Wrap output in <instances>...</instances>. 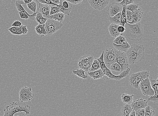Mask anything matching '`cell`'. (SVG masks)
I'll use <instances>...</instances> for the list:
<instances>
[{"label": "cell", "mask_w": 158, "mask_h": 116, "mask_svg": "<svg viewBox=\"0 0 158 116\" xmlns=\"http://www.w3.org/2000/svg\"><path fill=\"white\" fill-rule=\"evenodd\" d=\"M145 48L141 44H133L126 54L130 64H134L140 62L145 58Z\"/></svg>", "instance_id": "cell-1"}, {"label": "cell", "mask_w": 158, "mask_h": 116, "mask_svg": "<svg viewBox=\"0 0 158 116\" xmlns=\"http://www.w3.org/2000/svg\"><path fill=\"white\" fill-rule=\"evenodd\" d=\"M126 36L130 41H139L144 36V29L140 22L131 24L128 23L125 25Z\"/></svg>", "instance_id": "cell-2"}, {"label": "cell", "mask_w": 158, "mask_h": 116, "mask_svg": "<svg viewBox=\"0 0 158 116\" xmlns=\"http://www.w3.org/2000/svg\"><path fill=\"white\" fill-rule=\"evenodd\" d=\"M4 112V114L2 116H13L17 113L22 112L27 115L30 114L31 107L24 102H13L7 105Z\"/></svg>", "instance_id": "cell-3"}, {"label": "cell", "mask_w": 158, "mask_h": 116, "mask_svg": "<svg viewBox=\"0 0 158 116\" xmlns=\"http://www.w3.org/2000/svg\"><path fill=\"white\" fill-rule=\"evenodd\" d=\"M150 73L149 71H143L133 73L129 79L130 84L136 89L139 88V84L143 80L149 78Z\"/></svg>", "instance_id": "cell-4"}, {"label": "cell", "mask_w": 158, "mask_h": 116, "mask_svg": "<svg viewBox=\"0 0 158 116\" xmlns=\"http://www.w3.org/2000/svg\"><path fill=\"white\" fill-rule=\"evenodd\" d=\"M63 24L60 22L48 19L45 24V28L47 35L50 36L60 29L63 26Z\"/></svg>", "instance_id": "cell-5"}, {"label": "cell", "mask_w": 158, "mask_h": 116, "mask_svg": "<svg viewBox=\"0 0 158 116\" xmlns=\"http://www.w3.org/2000/svg\"><path fill=\"white\" fill-rule=\"evenodd\" d=\"M117 50L114 47L106 49L104 53V61L106 66L110 67L112 64L117 63L116 55Z\"/></svg>", "instance_id": "cell-6"}, {"label": "cell", "mask_w": 158, "mask_h": 116, "mask_svg": "<svg viewBox=\"0 0 158 116\" xmlns=\"http://www.w3.org/2000/svg\"><path fill=\"white\" fill-rule=\"evenodd\" d=\"M94 60V58L93 56H84L79 60L78 63V67L80 69L85 71L86 72H89Z\"/></svg>", "instance_id": "cell-7"}, {"label": "cell", "mask_w": 158, "mask_h": 116, "mask_svg": "<svg viewBox=\"0 0 158 116\" xmlns=\"http://www.w3.org/2000/svg\"><path fill=\"white\" fill-rule=\"evenodd\" d=\"M34 97V95L31 87H23L20 90L19 97L20 102H29Z\"/></svg>", "instance_id": "cell-8"}, {"label": "cell", "mask_w": 158, "mask_h": 116, "mask_svg": "<svg viewBox=\"0 0 158 116\" xmlns=\"http://www.w3.org/2000/svg\"><path fill=\"white\" fill-rule=\"evenodd\" d=\"M116 61L121 67L120 73L129 68L130 64L126 53L117 50L116 55Z\"/></svg>", "instance_id": "cell-9"}, {"label": "cell", "mask_w": 158, "mask_h": 116, "mask_svg": "<svg viewBox=\"0 0 158 116\" xmlns=\"http://www.w3.org/2000/svg\"><path fill=\"white\" fill-rule=\"evenodd\" d=\"M139 86L143 95L149 96L150 97L154 95V91L152 88L149 78L141 81L139 84Z\"/></svg>", "instance_id": "cell-10"}, {"label": "cell", "mask_w": 158, "mask_h": 116, "mask_svg": "<svg viewBox=\"0 0 158 116\" xmlns=\"http://www.w3.org/2000/svg\"><path fill=\"white\" fill-rule=\"evenodd\" d=\"M123 6L119 3L114 2L111 4L108 7L107 13L111 18L114 17L116 14L122 12Z\"/></svg>", "instance_id": "cell-11"}, {"label": "cell", "mask_w": 158, "mask_h": 116, "mask_svg": "<svg viewBox=\"0 0 158 116\" xmlns=\"http://www.w3.org/2000/svg\"><path fill=\"white\" fill-rule=\"evenodd\" d=\"M152 88L154 91V96L150 97L148 101L154 103L158 102V77L157 79H154L152 77L149 79Z\"/></svg>", "instance_id": "cell-12"}, {"label": "cell", "mask_w": 158, "mask_h": 116, "mask_svg": "<svg viewBox=\"0 0 158 116\" xmlns=\"http://www.w3.org/2000/svg\"><path fill=\"white\" fill-rule=\"evenodd\" d=\"M148 101L142 98L139 99L133 102L131 106L133 110L136 112L143 108H145L148 106Z\"/></svg>", "instance_id": "cell-13"}, {"label": "cell", "mask_w": 158, "mask_h": 116, "mask_svg": "<svg viewBox=\"0 0 158 116\" xmlns=\"http://www.w3.org/2000/svg\"><path fill=\"white\" fill-rule=\"evenodd\" d=\"M38 6L37 12L41 13L43 18L49 19L50 16L51 6L48 4H43L38 2Z\"/></svg>", "instance_id": "cell-14"}, {"label": "cell", "mask_w": 158, "mask_h": 116, "mask_svg": "<svg viewBox=\"0 0 158 116\" xmlns=\"http://www.w3.org/2000/svg\"><path fill=\"white\" fill-rule=\"evenodd\" d=\"M26 4L24 3L23 1H16L15 6L17 10L19 12H22L26 14L28 16L29 19L32 20L34 21L35 19L36 14L38 13V12L36 13H34L33 14L30 15L27 12L23 6H22V4Z\"/></svg>", "instance_id": "cell-15"}, {"label": "cell", "mask_w": 158, "mask_h": 116, "mask_svg": "<svg viewBox=\"0 0 158 116\" xmlns=\"http://www.w3.org/2000/svg\"><path fill=\"white\" fill-rule=\"evenodd\" d=\"M144 12L140 7H139L136 11L133 13V20L131 22H128L130 24H137L142 19Z\"/></svg>", "instance_id": "cell-16"}, {"label": "cell", "mask_w": 158, "mask_h": 116, "mask_svg": "<svg viewBox=\"0 0 158 116\" xmlns=\"http://www.w3.org/2000/svg\"><path fill=\"white\" fill-rule=\"evenodd\" d=\"M88 74L94 80L102 78L105 75V73L102 69L88 73Z\"/></svg>", "instance_id": "cell-17"}, {"label": "cell", "mask_w": 158, "mask_h": 116, "mask_svg": "<svg viewBox=\"0 0 158 116\" xmlns=\"http://www.w3.org/2000/svg\"><path fill=\"white\" fill-rule=\"evenodd\" d=\"M119 25L111 24L108 27V30L111 36L113 38H116L118 36L122 34L118 32L117 28Z\"/></svg>", "instance_id": "cell-18"}, {"label": "cell", "mask_w": 158, "mask_h": 116, "mask_svg": "<svg viewBox=\"0 0 158 116\" xmlns=\"http://www.w3.org/2000/svg\"><path fill=\"white\" fill-rule=\"evenodd\" d=\"M113 45L114 47L118 51L124 52L126 53L127 51L130 47V46L128 43L127 41L123 43L122 45H117L114 43H113Z\"/></svg>", "instance_id": "cell-19"}, {"label": "cell", "mask_w": 158, "mask_h": 116, "mask_svg": "<svg viewBox=\"0 0 158 116\" xmlns=\"http://www.w3.org/2000/svg\"><path fill=\"white\" fill-rule=\"evenodd\" d=\"M134 95H129L123 93L121 95L122 102L125 105H131L133 102Z\"/></svg>", "instance_id": "cell-20"}, {"label": "cell", "mask_w": 158, "mask_h": 116, "mask_svg": "<svg viewBox=\"0 0 158 116\" xmlns=\"http://www.w3.org/2000/svg\"><path fill=\"white\" fill-rule=\"evenodd\" d=\"M133 111L130 105H125L122 107L121 115L122 116H129Z\"/></svg>", "instance_id": "cell-21"}, {"label": "cell", "mask_w": 158, "mask_h": 116, "mask_svg": "<svg viewBox=\"0 0 158 116\" xmlns=\"http://www.w3.org/2000/svg\"><path fill=\"white\" fill-rule=\"evenodd\" d=\"M36 33L41 37L47 35V33L45 28V25L39 24L35 29Z\"/></svg>", "instance_id": "cell-22"}, {"label": "cell", "mask_w": 158, "mask_h": 116, "mask_svg": "<svg viewBox=\"0 0 158 116\" xmlns=\"http://www.w3.org/2000/svg\"><path fill=\"white\" fill-rule=\"evenodd\" d=\"M65 18V14L63 13H60L50 16L49 19H53L56 21L62 23Z\"/></svg>", "instance_id": "cell-23"}, {"label": "cell", "mask_w": 158, "mask_h": 116, "mask_svg": "<svg viewBox=\"0 0 158 116\" xmlns=\"http://www.w3.org/2000/svg\"><path fill=\"white\" fill-rule=\"evenodd\" d=\"M122 12L117 14H116L114 17L112 18L109 17L108 20L111 24H117L120 25V18L121 16Z\"/></svg>", "instance_id": "cell-24"}, {"label": "cell", "mask_w": 158, "mask_h": 116, "mask_svg": "<svg viewBox=\"0 0 158 116\" xmlns=\"http://www.w3.org/2000/svg\"><path fill=\"white\" fill-rule=\"evenodd\" d=\"M72 72L79 78L83 79H87L88 78V76L85 75L86 72L81 69H76L75 70H72Z\"/></svg>", "instance_id": "cell-25"}, {"label": "cell", "mask_w": 158, "mask_h": 116, "mask_svg": "<svg viewBox=\"0 0 158 116\" xmlns=\"http://www.w3.org/2000/svg\"><path fill=\"white\" fill-rule=\"evenodd\" d=\"M127 6H123L122 11V12L121 16L120 18V26H124L125 24L127 23V21L126 13V8Z\"/></svg>", "instance_id": "cell-26"}, {"label": "cell", "mask_w": 158, "mask_h": 116, "mask_svg": "<svg viewBox=\"0 0 158 116\" xmlns=\"http://www.w3.org/2000/svg\"><path fill=\"white\" fill-rule=\"evenodd\" d=\"M48 19L43 18L42 15L38 12L37 13L36 18V20L39 24L41 25H45Z\"/></svg>", "instance_id": "cell-27"}, {"label": "cell", "mask_w": 158, "mask_h": 116, "mask_svg": "<svg viewBox=\"0 0 158 116\" xmlns=\"http://www.w3.org/2000/svg\"><path fill=\"white\" fill-rule=\"evenodd\" d=\"M126 41V39H125V37L123 36L122 34H121L115 39L113 41V43L116 45H121Z\"/></svg>", "instance_id": "cell-28"}, {"label": "cell", "mask_w": 158, "mask_h": 116, "mask_svg": "<svg viewBox=\"0 0 158 116\" xmlns=\"http://www.w3.org/2000/svg\"><path fill=\"white\" fill-rule=\"evenodd\" d=\"M101 68V66L99 62L97 60L96 58L94 59L93 63L92 66H91L89 72H93L100 69Z\"/></svg>", "instance_id": "cell-29"}, {"label": "cell", "mask_w": 158, "mask_h": 116, "mask_svg": "<svg viewBox=\"0 0 158 116\" xmlns=\"http://www.w3.org/2000/svg\"><path fill=\"white\" fill-rule=\"evenodd\" d=\"M109 0H99L98 3V11L102 10L109 4Z\"/></svg>", "instance_id": "cell-30"}, {"label": "cell", "mask_w": 158, "mask_h": 116, "mask_svg": "<svg viewBox=\"0 0 158 116\" xmlns=\"http://www.w3.org/2000/svg\"><path fill=\"white\" fill-rule=\"evenodd\" d=\"M144 116H154L155 112L152 107L149 105H148L146 107Z\"/></svg>", "instance_id": "cell-31"}, {"label": "cell", "mask_w": 158, "mask_h": 116, "mask_svg": "<svg viewBox=\"0 0 158 116\" xmlns=\"http://www.w3.org/2000/svg\"><path fill=\"white\" fill-rule=\"evenodd\" d=\"M139 4H137L133 3L128 6L126 8V10H129L133 13L139 8Z\"/></svg>", "instance_id": "cell-32"}, {"label": "cell", "mask_w": 158, "mask_h": 116, "mask_svg": "<svg viewBox=\"0 0 158 116\" xmlns=\"http://www.w3.org/2000/svg\"><path fill=\"white\" fill-rule=\"evenodd\" d=\"M110 69L116 72L119 73L121 71V67L119 64L115 63L112 64L110 66Z\"/></svg>", "instance_id": "cell-33"}, {"label": "cell", "mask_w": 158, "mask_h": 116, "mask_svg": "<svg viewBox=\"0 0 158 116\" xmlns=\"http://www.w3.org/2000/svg\"><path fill=\"white\" fill-rule=\"evenodd\" d=\"M60 13L62 12L59 6H51L50 16Z\"/></svg>", "instance_id": "cell-34"}, {"label": "cell", "mask_w": 158, "mask_h": 116, "mask_svg": "<svg viewBox=\"0 0 158 116\" xmlns=\"http://www.w3.org/2000/svg\"><path fill=\"white\" fill-rule=\"evenodd\" d=\"M27 6L28 7V9L33 12L34 13H36L37 12L36 1H33L30 3L27 4Z\"/></svg>", "instance_id": "cell-35"}, {"label": "cell", "mask_w": 158, "mask_h": 116, "mask_svg": "<svg viewBox=\"0 0 158 116\" xmlns=\"http://www.w3.org/2000/svg\"><path fill=\"white\" fill-rule=\"evenodd\" d=\"M88 1L93 8L98 10V3L99 0H88Z\"/></svg>", "instance_id": "cell-36"}, {"label": "cell", "mask_w": 158, "mask_h": 116, "mask_svg": "<svg viewBox=\"0 0 158 116\" xmlns=\"http://www.w3.org/2000/svg\"><path fill=\"white\" fill-rule=\"evenodd\" d=\"M59 7H60V9H61L62 11V13H63L65 15H67L70 16V14L72 9V7H70V8H69L68 9H66L64 8L62 6V4L61 3L59 5Z\"/></svg>", "instance_id": "cell-37"}, {"label": "cell", "mask_w": 158, "mask_h": 116, "mask_svg": "<svg viewBox=\"0 0 158 116\" xmlns=\"http://www.w3.org/2000/svg\"><path fill=\"white\" fill-rule=\"evenodd\" d=\"M130 70V69L129 68L126 70L123 71L122 72L120 73L119 75L122 79L127 78L129 76Z\"/></svg>", "instance_id": "cell-38"}, {"label": "cell", "mask_w": 158, "mask_h": 116, "mask_svg": "<svg viewBox=\"0 0 158 116\" xmlns=\"http://www.w3.org/2000/svg\"><path fill=\"white\" fill-rule=\"evenodd\" d=\"M36 1L38 2H40V3L43 4H47L50 5H54L55 6H59V5H57L53 3L50 0H38V1Z\"/></svg>", "instance_id": "cell-39"}, {"label": "cell", "mask_w": 158, "mask_h": 116, "mask_svg": "<svg viewBox=\"0 0 158 116\" xmlns=\"http://www.w3.org/2000/svg\"><path fill=\"white\" fill-rule=\"evenodd\" d=\"M8 30L13 35H21L22 34L19 33L17 30V27L12 26L8 29Z\"/></svg>", "instance_id": "cell-40"}, {"label": "cell", "mask_w": 158, "mask_h": 116, "mask_svg": "<svg viewBox=\"0 0 158 116\" xmlns=\"http://www.w3.org/2000/svg\"><path fill=\"white\" fill-rule=\"evenodd\" d=\"M135 2L134 0H123L120 4L122 6H127L131 4L134 3Z\"/></svg>", "instance_id": "cell-41"}, {"label": "cell", "mask_w": 158, "mask_h": 116, "mask_svg": "<svg viewBox=\"0 0 158 116\" xmlns=\"http://www.w3.org/2000/svg\"><path fill=\"white\" fill-rule=\"evenodd\" d=\"M127 23L131 22L133 20V13L129 10H126Z\"/></svg>", "instance_id": "cell-42"}, {"label": "cell", "mask_w": 158, "mask_h": 116, "mask_svg": "<svg viewBox=\"0 0 158 116\" xmlns=\"http://www.w3.org/2000/svg\"><path fill=\"white\" fill-rule=\"evenodd\" d=\"M145 113V109L143 108L139 110L136 111V116H144Z\"/></svg>", "instance_id": "cell-43"}, {"label": "cell", "mask_w": 158, "mask_h": 116, "mask_svg": "<svg viewBox=\"0 0 158 116\" xmlns=\"http://www.w3.org/2000/svg\"><path fill=\"white\" fill-rule=\"evenodd\" d=\"M19 14L21 19H29V17L26 14L21 12H19Z\"/></svg>", "instance_id": "cell-44"}, {"label": "cell", "mask_w": 158, "mask_h": 116, "mask_svg": "<svg viewBox=\"0 0 158 116\" xmlns=\"http://www.w3.org/2000/svg\"><path fill=\"white\" fill-rule=\"evenodd\" d=\"M61 3L62 4V6L64 8L66 9H68L70 8V6H69V4L67 1H60Z\"/></svg>", "instance_id": "cell-45"}, {"label": "cell", "mask_w": 158, "mask_h": 116, "mask_svg": "<svg viewBox=\"0 0 158 116\" xmlns=\"http://www.w3.org/2000/svg\"><path fill=\"white\" fill-rule=\"evenodd\" d=\"M125 29L124 26L119 25L117 28V31L118 32L122 34V33L125 32Z\"/></svg>", "instance_id": "cell-46"}, {"label": "cell", "mask_w": 158, "mask_h": 116, "mask_svg": "<svg viewBox=\"0 0 158 116\" xmlns=\"http://www.w3.org/2000/svg\"><path fill=\"white\" fill-rule=\"evenodd\" d=\"M21 28L22 34H23L25 35V34H28V29H27V26H24L22 25L21 26Z\"/></svg>", "instance_id": "cell-47"}, {"label": "cell", "mask_w": 158, "mask_h": 116, "mask_svg": "<svg viewBox=\"0 0 158 116\" xmlns=\"http://www.w3.org/2000/svg\"><path fill=\"white\" fill-rule=\"evenodd\" d=\"M22 25V23L20 21H15L14 23L12 24V26L18 27L21 26Z\"/></svg>", "instance_id": "cell-48"}, {"label": "cell", "mask_w": 158, "mask_h": 116, "mask_svg": "<svg viewBox=\"0 0 158 116\" xmlns=\"http://www.w3.org/2000/svg\"><path fill=\"white\" fill-rule=\"evenodd\" d=\"M67 2H70L71 4L74 5H76L78 4L81 3L83 1V0H78V1H75V0H70V1H67Z\"/></svg>", "instance_id": "cell-49"}, {"label": "cell", "mask_w": 158, "mask_h": 116, "mask_svg": "<svg viewBox=\"0 0 158 116\" xmlns=\"http://www.w3.org/2000/svg\"><path fill=\"white\" fill-rule=\"evenodd\" d=\"M13 116H27L25 113L24 112H19L15 114Z\"/></svg>", "instance_id": "cell-50"}, {"label": "cell", "mask_w": 158, "mask_h": 116, "mask_svg": "<svg viewBox=\"0 0 158 116\" xmlns=\"http://www.w3.org/2000/svg\"><path fill=\"white\" fill-rule=\"evenodd\" d=\"M51 1L53 2V3L57 5H59L61 4L60 1L59 0H51Z\"/></svg>", "instance_id": "cell-51"}, {"label": "cell", "mask_w": 158, "mask_h": 116, "mask_svg": "<svg viewBox=\"0 0 158 116\" xmlns=\"http://www.w3.org/2000/svg\"><path fill=\"white\" fill-rule=\"evenodd\" d=\"M33 1H31V0H24L23 1L24 2V3L26 4H28L30 3Z\"/></svg>", "instance_id": "cell-52"}, {"label": "cell", "mask_w": 158, "mask_h": 116, "mask_svg": "<svg viewBox=\"0 0 158 116\" xmlns=\"http://www.w3.org/2000/svg\"><path fill=\"white\" fill-rule=\"evenodd\" d=\"M17 30H18V32L19 33H20L22 35V34H22V31L21 30V26L17 27Z\"/></svg>", "instance_id": "cell-53"}, {"label": "cell", "mask_w": 158, "mask_h": 116, "mask_svg": "<svg viewBox=\"0 0 158 116\" xmlns=\"http://www.w3.org/2000/svg\"><path fill=\"white\" fill-rule=\"evenodd\" d=\"M129 116H136L135 111L133 110Z\"/></svg>", "instance_id": "cell-54"}, {"label": "cell", "mask_w": 158, "mask_h": 116, "mask_svg": "<svg viewBox=\"0 0 158 116\" xmlns=\"http://www.w3.org/2000/svg\"><path fill=\"white\" fill-rule=\"evenodd\" d=\"M123 1V0H117L115 1L116 2H117V3H120L121 2H122Z\"/></svg>", "instance_id": "cell-55"}]
</instances>
